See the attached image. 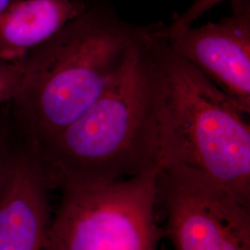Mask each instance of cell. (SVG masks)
<instances>
[{
    "label": "cell",
    "instance_id": "6da1fadb",
    "mask_svg": "<svg viewBox=\"0 0 250 250\" xmlns=\"http://www.w3.org/2000/svg\"><path fill=\"white\" fill-rule=\"evenodd\" d=\"M151 28L127 22L106 3L87 5L24 59L9 102L20 135L40 147L72 125L124 74Z\"/></svg>",
    "mask_w": 250,
    "mask_h": 250
},
{
    "label": "cell",
    "instance_id": "7a4b0ae2",
    "mask_svg": "<svg viewBox=\"0 0 250 250\" xmlns=\"http://www.w3.org/2000/svg\"><path fill=\"white\" fill-rule=\"evenodd\" d=\"M154 30L152 25L113 85L62 133L36 147L52 188L161 170L164 102Z\"/></svg>",
    "mask_w": 250,
    "mask_h": 250
},
{
    "label": "cell",
    "instance_id": "3957f363",
    "mask_svg": "<svg viewBox=\"0 0 250 250\" xmlns=\"http://www.w3.org/2000/svg\"><path fill=\"white\" fill-rule=\"evenodd\" d=\"M161 28L156 25L152 45L164 102L161 169L196 168L250 202V126L246 113L170 47Z\"/></svg>",
    "mask_w": 250,
    "mask_h": 250
},
{
    "label": "cell",
    "instance_id": "277c9868",
    "mask_svg": "<svg viewBox=\"0 0 250 250\" xmlns=\"http://www.w3.org/2000/svg\"><path fill=\"white\" fill-rule=\"evenodd\" d=\"M159 170L105 184L61 186L52 250H158Z\"/></svg>",
    "mask_w": 250,
    "mask_h": 250
},
{
    "label": "cell",
    "instance_id": "5b68a950",
    "mask_svg": "<svg viewBox=\"0 0 250 250\" xmlns=\"http://www.w3.org/2000/svg\"><path fill=\"white\" fill-rule=\"evenodd\" d=\"M157 202L173 250H250V202L202 170H159Z\"/></svg>",
    "mask_w": 250,
    "mask_h": 250
},
{
    "label": "cell",
    "instance_id": "8992f818",
    "mask_svg": "<svg viewBox=\"0 0 250 250\" xmlns=\"http://www.w3.org/2000/svg\"><path fill=\"white\" fill-rule=\"evenodd\" d=\"M161 33L170 47L250 112V2L232 0V14L219 22Z\"/></svg>",
    "mask_w": 250,
    "mask_h": 250
},
{
    "label": "cell",
    "instance_id": "52a82bcc",
    "mask_svg": "<svg viewBox=\"0 0 250 250\" xmlns=\"http://www.w3.org/2000/svg\"><path fill=\"white\" fill-rule=\"evenodd\" d=\"M51 189L37 148L17 132L9 174L0 191V250H52Z\"/></svg>",
    "mask_w": 250,
    "mask_h": 250
},
{
    "label": "cell",
    "instance_id": "ba28073f",
    "mask_svg": "<svg viewBox=\"0 0 250 250\" xmlns=\"http://www.w3.org/2000/svg\"><path fill=\"white\" fill-rule=\"evenodd\" d=\"M86 7L83 0H17L0 18V59L23 61Z\"/></svg>",
    "mask_w": 250,
    "mask_h": 250
},
{
    "label": "cell",
    "instance_id": "9c48e42d",
    "mask_svg": "<svg viewBox=\"0 0 250 250\" xmlns=\"http://www.w3.org/2000/svg\"><path fill=\"white\" fill-rule=\"evenodd\" d=\"M9 102L4 105L0 113V191L9 174L17 141V131L10 113Z\"/></svg>",
    "mask_w": 250,
    "mask_h": 250
},
{
    "label": "cell",
    "instance_id": "30bf717a",
    "mask_svg": "<svg viewBox=\"0 0 250 250\" xmlns=\"http://www.w3.org/2000/svg\"><path fill=\"white\" fill-rule=\"evenodd\" d=\"M24 69V60L8 62L0 59V105H5L18 91Z\"/></svg>",
    "mask_w": 250,
    "mask_h": 250
},
{
    "label": "cell",
    "instance_id": "8fae6325",
    "mask_svg": "<svg viewBox=\"0 0 250 250\" xmlns=\"http://www.w3.org/2000/svg\"><path fill=\"white\" fill-rule=\"evenodd\" d=\"M224 1L226 0H195L194 3L182 15H180L170 25H167L165 28L167 30H176L184 27L192 26V23L196 20Z\"/></svg>",
    "mask_w": 250,
    "mask_h": 250
},
{
    "label": "cell",
    "instance_id": "7c38bea8",
    "mask_svg": "<svg viewBox=\"0 0 250 250\" xmlns=\"http://www.w3.org/2000/svg\"><path fill=\"white\" fill-rule=\"evenodd\" d=\"M17 0H0V18L6 13V11L14 4Z\"/></svg>",
    "mask_w": 250,
    "mask_h": 250
}]
</instances>
